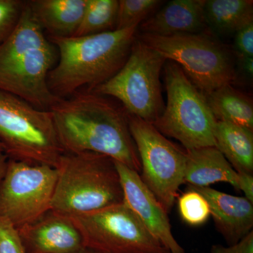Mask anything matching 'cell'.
<instances>
[{"mask_svg":"<svg viewBox=\"0 0 253 253\" xmlns=\"http://www.w3.org/2000/svg\"><path fill=\"white\" fill-rule=\"evenodd\" d=\"M214 140L215 147L236 172L253 174V130L217 121Z\"/></svg>","mask_w":253,"mask_h":253,"instance_id":"18","label":"cell"},{"mask_svg":"<svg viewBox=\"0 0 253 253\" xmlns=\"http://www.w3.org/2000/svg\"><path fill=\"white\" fill-rule=\"evenodd\" d=\"M188 188L206 198L218 232L228 246L237 244L253 231V204L245 197L233 196L211 187Z\"/></svg>","mask_w":253,"mask_h":253,"instance_id":"14","label":"cell"},{"mask_svg":"<svg viewBox=\"0 0 253 253\" xmlns=\"http://www.w3.org/2000/svg\"><path fill=\"white\" fill-rule=\"evenodd\" d=\"M56 168L8 158L0 179V217L16 229L51 209L57 181Z\"/></svg>","mask_w":253,"mask_h":253,"instance_id":"10","label":"cell"},{"mask_svg":"<svg viewBox=\"0 0 253 253\" xmlns=\"http://www.w3.org/2000/svg\"><path fill=\"white\" fill-rule=\"evenodd\" d=\"M17 231L26 253H73L85 249L73 218L51 209Z\"/></svg>","mask_w":253,"mask_h":253,"instance_id":"13","label":"cell"},{"mask_svg":"<svg viewBox=\"0 0 253 253\" xmlns=\"http://www.w3.org/2000/svg\"><path fill=\"white\" fill-rule=\"evenodd\" d=\"M26 4L21 0H0V44L17 26Z\"/></svg>","mask_w":253,"mask_h":253,"instance_id":"24","label":"cell"},{"mask_svg":"<svg viewBox=\"0 0 253 253\" xmlns=\"http://www.w3.org/2000/svg\"><path fill=\"white\" fill-rule=\"evenodd\" d=\"M28 4L49 38H70L81 25L87 0H31Z\"/></svg>","mask_w":253,"mask_h":253,"instance_id":"17","label":"cell"},{"mask_svg":"<svg viewBox=\"0 0 253 253\" xmlns=\"http://www.w3.org/2000/svg\"><path fill=\"white\" fill-rule=\"evenodd\" d=\"M163 68L167 104L153 125L163 135L179 141L186 151L215 146L217 121L206 96L175 63L169 61Z\"/></svg>","mask_w":253,"mask_h":253,"instance_id":"5","label":"cell"},{"mask_svg":"<svg viewBox=\"0 0 253 253\" xmlns=\"http://www.w3.org/2000/svg\"><path fill=\"white\" fill-rule=\"evenodd\" d=\"M94 253H170L126 203L71 216Z\"/></svg>","mask_w":253,"mask_h":253,"instance_id":"9","label":"cell"},{"mask_svg":"<svg viewBox=\"0 0 253 253\" xmlns=\"http://www.w3.org/2000/svg\"><path fill=\"white\" fill-rule=\"evenodd\" d=\"M119 1L87 0L81 25L73 37L99 34L116 30Z\"/></svg>","mask_w":253,"mask_h":253,"instance_id":"21","label":"cell"},{"mask_svg":"<svg viewBox=\"0 0 253 253\" xmlns=\"http://www.w3.org/2000/svg\"><path fill=\"white\" fill-rule=\"evenodd\" d=\"M184 184L210 187L226 182L238 190V173L215 146L187 150Z\"/></svg>","mask_w":253,"mask_h":253,"instance_id":"16","label":"cell"},{"mask_svg":"<svg viewBox=\"0 0 253 253\" xmlns=\"http://www.w3.org/2000/svg\"><path fill=\"white\" fill-rule=\"evenodd\" d=\"M177 205L181 219L188 225H203L211 216L207 200L196 190L187 187V191L178 197Z\"/></svg>","mask_w":253,"mask_h":253,"instance_id":"22","label":"cell"},{"mask_svg":"<svg viewBox=\"0 0 253 253\" xmlns=\"http://www.w3.org/2000/svg\"><path fill=\"white\" fill-rule=\"evenodd\" d=\"M128 121L140 161L141 180L169 213L184 184L187 153L151 123L129 114Z\"/></svg>","mask_w":253,"mask_h":253,"instance_id":"8","label":"cell"},{"mask_svg":"<svg viewBox=\"0 0 253 253\" xmlns=\"http://www.w3.org/2000/svg\"><path fill=\"white\" fill-rule=\"evenodd\" d=\"M73 253H94L91 252V251H89V250L84 249L83 251H78V252Z\"/></svg>","mask_w":253,"mask_h":253,"instance_id":"31","label":"cell"},{"mask_svg":"<svg viewBox=\"0 0 253 253\" xmlns=\"http://www.w3.org/2000/svg\"><path fill=\"white\" fill-rule=\"evenodd\" d=\"M8 157L4 153L0 151V179L4 176L7 165Z\"/></svg>","mask_w":253,"mask_h":253,"instance_id":"30","label":"cell"},{"mask_svg":"<svg viewBox=\"0 0 253 253\" xmlns=\"http://www.w3.org/2000/svg\"><path fill=\"white\" fill-rule=\"evenodd\" d=\"M163 2L159 0H120L116 30L140 24Z\"/></svg>","mask_w":253,"mask_h":253,"instance_id":"23","label":"cell"},{"mask_svg":"<svg viewBox=\"0 0 253 253\" xmlns=\"http://www.w3.org/2000/svg\"><path fill=\"white\" fill-rule=\"evenodd\" d=\"M56 169L53 211L75 216L124 203L121 177L109 156L65 153Z\"/></svg>","mask_w":253,"mask_h":253,"instance_id":"3","label":"cell"},{"mask_svg":"<svg viewBox=\"0 0 253 253\" xmlns=\"http://www.w3.org/2000/svg\"><path fill=\"white\" fill-rule=\"evenodd\" d=\"M238 173V190L242 191L245 198L253 204V176L245 172Z\"/></svg>","mask_w":253,"mask_h":253,"instance_id":"28","label":"cell"},{"mask_svg":"<svg viewBox=\"0 0 253 253\" xmlns=\"http://www.w3.org/2000/svg\"><path fill=\"white\" fill-rule=\"evenodd\" d=\"M139 26L91 36L49 38L59 53V61L47 76L51 93L66 99L81 88L91 91L109 81L129 57Z\"/></svg>","mask_w":253,"mask_h":253,"instance_id":"2","label":"cell"},{"mask_svg":"<svg viewBox=\"0 0 253 253\" xmlns=\"http://www.w3.org/2000/svg\"><path fill=\"white\" fill-rule=\"evenodd\" d=\"M0 151L1 152H4V146H3L2 144H1V141H0Z\"/></svg>","mask_w":253,"mask_h":253,"instance_id":"32","label":"cell"},{"mask_svg":"<svg viewBox=\"0 0 253 253\" xmlns=\"http://www.w3.org/2000/svg\"><path fill=\"white\" fill-rule=\"evenodd\" d=\"M56 46L49 44L0 63V90L43 111L60 99L50 91L47 76L58 59Z\"/></svg>","mask_w":253,"mask_h":253,"instance_id":"11","label":"cell"},{"mask_svg":"<svg viewBox=\"0 0 253 253\" xmlns=\"http://www.w3.org/2000/svg\"><path fill=\"white\" fill-rule=\"evenodd\" d=\"M166 61L136 36L124 66L91 91L118 100L129 115L153 124L165 109L160 77Z\"/></svg>","mask_w":253,"mask_h":253,"instance_id":"7","label":"cell"},{"mask_svg":"<svg viewBox=\"0 0 253 253\" xmlns=\"http://www.w3.org/2000/svg\"><path fill=\"white\" fill-rule=\"evenodd\" d=\"M211 253H253V231L237 244L226 247L219 244L213 245Z\"/></svg>","mask_w":253,"mask_h":253,"instance_id":"27","label":"cell"},{"mask_svg":"<svg viewBox=\"0 0 253 253\" xmlns=\"http://www.w3.org/2000/svg\"><path fill=\"white\" fill-rule=\"evenodd\" d=\"M234 46L236 54L253 56V23L240 30L235 34Z\"/></svg>","mask_w":253,"mask_h":253,"instance_id":"26","label":"cell"},{"mask_svg":"<svg viewBox=\"0 0 253 253\" xmlns=\"http://www.w3.org/2000/svg\"><path fill=\"white\" fill-rule=\"evenodd\" d=\"M137 38L177 64L205 95L235 81V66L229 49L211 33L170 37L141 33Z\"/></svg>","mask_w":253,"mask_h":253,"instance_id":"6","label":"cell"},{"mask_svg":"<svg viewBox=\"0 0 253 253\" xmlns=\"http://www.w3.org/2000/svg\"><path fill=\"white\" fill-rule=\"evenodd\" d=\"M206 0H173L139 24L141 33L161 37L209 33Z\"/></svg>","mask_w":253,"mask_h":253,"instance_id":"15","label":"cell"},{"mask_svg":"<svg viewBox=\"0 0 253 253\" xmlns=\"http://www.w3.org/2000/svg\"><path fill=\"white\" fill-rule=\"evenodd\" d=\"M115 163L121 177L124 202L169 253H186L173 236L168 213L145 185L139 173L122 163Z\"/></svg>","mask_w":253,"mask_h":253,"instance_id":"12","label":"cell"},{"mask_svg":"<svg viewBox=\"0 0 253 253\" xmlns=\"http://www.w3.org/2000/svg\"><path fill=\"white\" fill-rule=\"evenodd\" d=\"M204 14L210 31L232 36L253 23V1L206 0Z\"/></svg>","mask_w":253,"mask_h":253,"instance_id":"19","label":"cell"},{"mask_svg":"<svg viewBox=\"0 0 253 253\" xmlns=\"http://www.w3.org/2000/svg\"><path fill=\"white\" fill-rule=\"evenodd\" d=\"M0 253H26L17 229L0 217Z\"/></svg>","mask_w":253,"mask_h":253,"instance_id":"25","label":"cell"},{"mask_svg":"<svg viewBox=\"0 0 253 253\" xmlns=\"http://www.w3.org/2000/svg\"><path fill=\"white\" fill-rule=\"evenodd\" d=\"M239 61L240 68L246 76L253 78V58L251 56L236 54Z\"/></svg>","mask_w":253,"mask_h":253,"instance_id":"29","label":"cell"},{"mask_svg":"<svg viewBox=\"0 0 253 253\" xmlns=\"http://www.w3.org/2000/svg\"><path fill=\"white\" fill-rule=\"evenodd\" d=\"M0 141L9 159L57 168L65 154L52 116L0 90Z\"/></svg>","mask_w":253,"mask_h":253,"instance_id":"4","label":"cell"},{"mask_svg":"<svg viewBox=\"0 0 253 253\" xmlns=\"http://www.w3.org/2000/svg\"><path fill=\"white\" fill-rule=\"evenodd\" d=\"M205 96L216 121L253 130V102L247 94L226 84Z\"/></svg>","mask_w":253,"mask_h":253,"instance_id":"20","label":"cell"},{"mask_svg":"<svg viewBox=\"0 0 253 253\" xmlns=\"http://www.w3.org/2000/svg\"><path fill=\"white\" fill-rule=\"evenodd\" d=\"M49 111L65 153L105 155L141 172L129 113L112 98L78 91L68 99H60Z\"/></svg>","mask_w":253,"mask_h":253,"instance_id":"1","label":"cell"}]
</instances>
